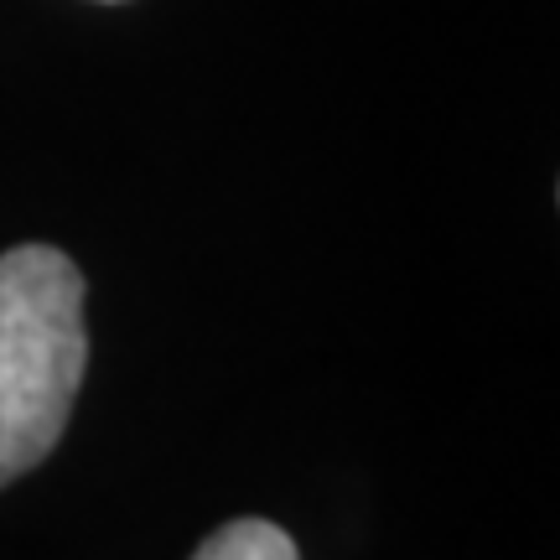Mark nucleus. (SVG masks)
Wrapping results in <instances>:
<instances>
[{"instance_id":"f257e3e1","label":"nucleus","mask_w":560,"mask_h":560,"mask_svg":"<svg viewBox=\"0 0 560 560\" xmlns=\"http://www.w3.org/2000/svg\"><path fill=\"white\" fill-rule=\"evenodd\" d=\"M89 363L83 270L52 244L0 255V488L68 431Z\"/></svg>"},{"instance_id":"f03ea898","label":"nucleus","mask_w":560,"mask_h":560,"mask_svg":"<svg viewBox=\"0 0 560 560\" xmlns=\"http://www.w3.org/2000/svg\"><path fill=\"white\" fill-rule=\"evenodd\" d=\"M192 560H301L296 540L270 520H234L213 529L208 540L192 550Z\"/></svg>"}]
</instances>
